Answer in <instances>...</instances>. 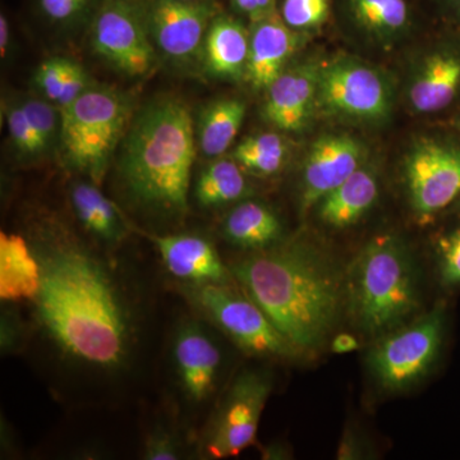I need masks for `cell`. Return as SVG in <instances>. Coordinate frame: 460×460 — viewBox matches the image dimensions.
Returning a JSON list of instances; mask_svg holds the SVG:
<instances>
[{
    "instance_id": "35",
    "label": "cell",
    "mask_w": 460,
    "mask_h": 460,
    "mask_svg": "<svg viewBox=\"0 0 460 460\" xmlns=\"http://www.w3.org/2000/svg\"><path fill=\"white\" fill-rule=\"evenodd\" d=\"M91 0H39L42 13L56 22L75 20L89 7Z\"/></svg>"
},
{
    "instance_id": "33",
    "label": "cell",
    "mask_w": 460,
    "mask_h": 460,
    "mask_svg": "<svg viewBox=\"0 0 460 460\" xmlns=\"http://www.w3.org/2000/svg\"><path fill=\"white\" fill-rule=\"evenodd\" d=\"M89 75L84 69L72 60H66L65 80H63L62 93L58 100L60 111L68 108L81 95L89 89Z\"/></svg>"
},
{
    "instance_id": "41",
    "label": "cell",
    "mask_w": 460,
    "mask_h": 460,
    "mask_svg": "<svg viewBox=\"0 0 460 460\" xmlns=\"http://www.w3.org/2000/svg\"><path fill=\"white\" fill-rule=\"evenodd\" d=\"M190 2H199V0H190Z\"/></svg>"
},
{
    "instance_id": "12",
    "label": "cell",
    "mask_w": 460,
    "mask_h": 460,
    "mask_svg": "<svg viewBox=\"0 0 460 460\" xmlns=\"http://www.w3.org/2000/svg\"><path fill=\"white\" fill-rule=\"evenodd\" d=\"M317 95L330 111L361 119H377L389 109V93L380 75L354 63H338L319 75Z\"/></svg>"
},
{
    "instance_id": "39",
    "label": "cell",
    "mask_w": 460,
    "mask_h": 460,
    "mask_svg": "<svg viewBox=\"0 0 460 460\" xmlns=\"http://www.w3.org/2000/svg\"><path fill=\"white\" fill-rule=\"evenodd\" d=\"M9 44V23L7 17L4 14L0 16V54L2 57L5 56L8 50Z\"/></svg>"
},
{
    "instance_id": "3",
    "label": "cell",
    "mask_w": 460,
    "mask_h": 460,
    "mask_svg": "<svg viewBox=\"0 0 460 460\" xmlns=\"http://www.w3.org/2000/svg\"><path fill=\"white\" fill-rule=\"evenodd\" d=\"M195 156L189 108L180 100H160L142 111L124 142L120 160L124 186L148 210L184 214Z\"/></svg>"
},
{
    "instance_id": "31",
    "label": "cell",
    "mask_w": 460,
    "mask_h": 460,
    "mask_svg": "<svg viewBox=\"0 0 460 460\" xmlns=\"http://www.w3.org/2000/svg\"><path fill=\"white\" fill-rule=\"evenodd\" d=\"M441 281L447 287L460 286V229L438 243Z\"/></svg>"
},
{
    "instance_id": "14",
    "label": "cell",
    "mask_w": 460,
    "mask_h": 460,
    "mask_svg": "<svg viewBox=\"0 0 460 460\" xmlns=\"http://www.w3.org/2000/svg\"><path fill=\"white\" fill-rule=\"evenodd\" d=\"M361 159V145L348 136H325L314 142L305 163L302 211L319 204L358 171Z\"/></svg>"
},
{
    "instance_id": "5",
    "label": "cell",
    "mask_w": 460,
    "mask_h": 460,
    "mask_svg": "<svg viewBox=\"0 0 460 460\" xmlns=\"http://www.w3.org/2000/svg\"><path fill=\"white\" fill-rule=\"evenodd\" d=\"M60 113V138L66 162L89 175L93 183H100L128 126L129 100L109 87L90 86Z\"/></svg>"
},
{
    "instance_id": "36",
    "label": "cell",
    "mask_w": 460,
    "mask_h": 460,
    "mask_svg": "<svg viewBox=\"0 0 460 460\" xmlns=\"http://www.w3.org/2000/svg\"><path fill=\"white\" fill-rule=\"evenodd\" d=\"M358 341L350 334H341L332 341V352L338 354L349 353L358 349Z\"/></svg>"
},
{
    "instance_id": "34",
    "label": "cell",
    "mask_w": 460,
    "mask_h": 460,
    "mask_svg": "<svg viewBox=\"0 0 460 460\" xmlns=\"http://www.w3.org/2000/svg\"><path fill=\"white\" fill-rule=\"evenodd\" d=\"M181 458L178 441L171 432L162 428L148 434L144 447V459L175 460Z\"/></svg>"
},
{
    "instance_id": "11",
    "label": "cell",
    "mask_w": 460,
    "mask_h": 460,
    "mask_svg": "<svg viewBox=\"0 0 460 460\" xmlns=\"http://www.w3.org/2000/svg\"><path fill=\"white\" fill-rule=\"evenodd\" d=\"M151 38L166 56L190 59L217 12L208 0H141Z\"/></svg>"
},
{
    "instance_id": "23",
    "label": "cell",
    "mask_w": 460,
    "mask_h": 460,
    "mask_svg": "<svg viewBox=\"0 0 460 460\" xmlns=\"http://www.w3.org/2000/svg\"><path fill=\"white\" fill-rule=\"evenodd\" d=\"M71 202L84 229L107 244H118L126 235L122 217L99 189L78 181L71 190Z\"/></svg>"
},
{
    "instance_id": "15",
    "label": "cell",
    "mask_w": 460,
    "mask_h": 460,
    "mask_svg": "<svg viewBox=\"0 0 460 460\" xmlns=\"http://www.w3.org/2000/svg\"><path fill=\"white\" fill-rule=\"evenodd\" d=\"M166 270L190 287L228 284V269L210 242L199 235H159L153 238Z\"/></svg>"
},
{
    "instance_id": "37",
    "label": "cell",
    "mask_w": 460,
    "mask_h": 460,
    "mask_svg": "<svg viewBox=\"0 0 460 460\" xmlns=\"http://www.w3.org/2000/svg\"><path fill=\"white\" fill-rule=\"evenodd\" d=\"M233 7L237 9L239 13L250 18L251 23L256 22L257 5L256 0H232Z\"/></svg>"
},
{
    "instance_id": "22",
    "label": "cell",
    "mask_w": 460,
    "mask_h": 460,
    "mask_svg": "<svg viewBox=\"0 0 460 460\" xmlns=\"http://www.w3.org/2000/svg\"><path fill=\"white\" fill-rule=\"evenodd\" d=\"M224 237L235 246L247 250H265L277 243L281 235V224L270 208L259 202L238 205L226 217Z\"/></svg>"
},
{
    "instance_id": "7",
    "label": "cell",
    "mask_w": 460,
    "mask_h": 460,
    "mask_svg": "<svg viewBox=\"0 0 460 460\" xmlns=\"http://www.w3.org/2000/svg\"><path fill=\"white\" fill-rule=\"evenodd\" d=\"M192 301L242 349L257 356L289 357L296 353L269 317L250 298L228 284L190 287Z\"/></svg>"
},
{
    "instance_id": "6",
    "label": "cell",
    "mask_w": 460,
    "mask_h": 460,
    "mask_svg": "<svg viewBox=\"0 0 460 460\" xmlns=\"http://www.w3.org/2000/svg\"><path fill=\"white\" fill-rule=\"evenodd\" d=\"M444 330L445 310L438 305L411 325L381 339L368 356L378 384L394 392L422 380L440 354Z\"/></svg>"
},
{
    "instance_id": "40",
    "label": "cell",
    "mask_w": 460,
    "mask_h": 460,
    "mask_svg": "<svg viewBox=\"0 0 460 460\" xmlns=\"http://www.w3.org/2000/svg\"><path fill=\"white\" fill-rule=\"evenodd\" d=\"M449 2L460 12V0H449Z\"/></svg>"
},
{
    "instance_id": "19",
    "label": "cell",
    "mask_w": 460,
    "mask_h": 460,
    "mask_svg": "<svg viewBox=\"0 0 460 460\" xmlns=\"http://www.w3.org/2000/svg\"><path fill=\"white\" fill-rule=\"evenodd\" d=\"M205 65L217 77L238 78L246 74L250 33L235 18L217 14L204 41Z\"/></svg>"
},
{
    "instance_id": "13",
    "label": "cell",
    "mask_w": 460,
    "mask_h": 460,
    "mask_svg": "<svg viewBox=\"0 0 460 460\" xmlns=\"http://www.w3.org/2000/svg\"><path fill=\"white\" fill-rule=\"evenodd\" d=\"M172 358L184 394L202 402L213 394L222 366V352L198 321L181 323L172 341Z\"/></svg>"
},
{
    "instance_id": "29",
    "label": "cell",
    "mask_w": 460,
    "mask_h": 460,
    "mask_svg": "<svg viewBox=\"0 0 460 460\" xmlns=\"http://www.w3.org/2000/svg\"><path fill=\"white\" fill-rule=\"evenodd\" d=\"M8 129L12 140L21 153L35 155L47 148L38 133L32 128L21 105L8 111Z\"/></svg>"
},
{
    "instance_id": "32",
    "label": "cell",
    "mask_w": 460,
    "mask_h": 460,
    "mask_svg": "<svg viewBox=\"0 0 460 460\" xmlns=\"http://www.w3.org/2000/svg\"><path fill=\"white\" fill-rule=\"evenodd\" d=\"M66 60L63 58H53L39 66L36 74V84L44 95L51 102H58L62 93L65 80Z\"/></svg>"
},
{
    "instance_id": "25",
    "label": "cell",
    "mask_w": 460,
    "mask_h": 460,
    "mask_svg": "<svg viewBox=\"0 0 460 460\" xmlns=\"http://www.w3.org/2000/svg\"><path fill=\"white\" fill-rule=\"evenodd\" d=\"M247 192V181L234 160L217 159L202 171L195 195L206 208L237 201Z\"/></svg>"
},
{
    "instance_id": "28",
    "label": "cell",
    "mask_w": 460,
    "mask_h": 460,
    "mask_svg": "<svg viewBox=\"0 0 460 460\" xmlns=\"http://www.w3.org/2000/svg\"><path fill=\"white\" fill-rule=\"evenodd\" d=\"M332 12V0H283L279 13L293 30H310L323 25Z\"/></svg>"
},
{
    "instance_id": "20",
    "label": "cell",
    "mask_w": 460,
    "mask_h": 460,
    "mask_svg": "<svg viewBox=\"0 0 460 460\" xmlns=\"http://www.w3.org/2000/svg\"><path fill=\"white\" fill-rule=\"evenodd\" d=\"M378 196V184L374 172L358 169L320 201L321 220L337 228L358 222L370 210Z\"/></svg>"
},
{
    "instance_id": "9",
    "label": "cell",
    "mask_w": 460,
    "mask_h": 460,
    "mask_svg": "<svg viewBox=\"0 0 460 460\" xmlns=\"http://www.w3.org/2000/svg\"><path fill=\"white\" fill-rule=\"evenodd\" d=\"M148 36L141 0H100L91 27L93 49L100 57L124 74L146 75L155 60Z\"/></svg>"
},
{
    "instance_id": "10",
    "label": "cell",
    "mask_w": 460,
    "mask_h": 460,
    "mask_svg": "<svg viewBox=\"0 0 460 460\" xmlns=\"http://www.w3.org/2000/svg\"><path fill=\"white\" fill-rule=\"evenodd\" d=\"M405 174L411 208L426 222L460 195V148L422 141L411 151Z\"/></svg>"
},
{
    "instance_id": "4",
    "label": "cell",
    "mask_w": 460,
    "mask_h": 460,
    "mask_svg": "<svg viewBox=\"0 0 460 460\" xmlns=\"http://www.w3.org/2000/svg\"><path fill=\"white\" fill-rule=\"evenodd\" d=\"M348 311L354 323L372 335L398 328L420 307L413 260L393 235L372 239L348 272Z\"/></svg>"
},
{
    "instance_id": "24",
    "label": "cell",
    "mask_w": 460,
    "mask_h": 460,
    "mask_svg": "<svg viewBox=\"0 0 460 460\" xmlns=\"http://www.w3.org/2000/svg\"><path fill=\"white\" fill-rule=\"evenodd\" d=\"M246 105L239 100H219L206 109L199 123V142L206 156L223 155L243 123Z\"/></svg>"
},
{
    "instance_id": "38",
    "label": "cell",
    "mask_w": 460,
    "mask_h": 460,
    "mask_svg": "<svg viewBox=\"0 0 460 460\" xmlns=\"http://www.w3.org/2000/svg\"><path fill=\"white\" fill-rule=\"evenodd\" d=\"M257 5V21L271 16L279 11L278 8V0H256Z\"/></svg>"
},
{
    "instance_id": "26",
    "label": "cell",
    "mask_w": 460,
    "mask_h": 460,
    "mask_svg": "<svg viewBox=\"0 0 460 460\" xmlns=\"http://www.w3.org/2000/svg\"><path fill=\"white\" fill-rule=\"evenodd\" d=\"M344 5L354 22L371 32H398L411 20L408 0H345Z\"/></svg>"
},
{
    "instance_id": "17",
    "label": "cell",
    "mask_w": 460,
    "mask_h": 460,
    "mask_svg": "<svg viewBox=\"0 0 460 460\" xmlns=\"http://www.w3.org/2000/svg\"><path fill=\"white\" fill-rule=\"evenodd\" d=\"M319 75L313 66L288 69L268 87L265 115L284 131L304 128L317 95Z\"/></svg>"
},
{
    "instance_id": "42",
    "label": "cell",
    "mask_w": 460,
    "mask_h": 460,
    "mask_svg": "<svg viewBox=\"0 0 460 460\" xmlns=\"http://www.w3.org/2000/svg\"><path fill=\"white\" fill-rule=\"evenodd\" d=\"M459 208H460V205H459Z\"/></svg>"
},
{
    "instance_id": "16",
    "label": "cell",
    "mask_w": 460,
    "mask_h": 460,
    "mask_svg": "<svg viewBox=\"0 0 460 460\" xmlns=\"http://www.w3.org/2000/svg\"><path fill=\"white\" fill-rule=\"evenodd\" d=\"M296 31L284 22L279 11L252 23L246 75L253 87L268 89L283 74L301 41Z\"/></svg>"
},
{
    "instance_id": "18",
    "label": "cell",
    "mask_w": 460,
    "mask_h": 460,
    "mask_svg": "<svg viewBox=\"0 0 460 460\" xmlns=\"http://www.w3.org/2000/svg\"><path fill=\"white\" fill-rule=\"evenodd\" d=\"M41 287V268L33 248L20 234L0 233V298L3 302L35 301Z\"/></svg>"
},
{
    "instance_id": "1",
    "label": "cell",
    "mask_w": 460,
    "mask_h": 460,
    "mask_svg": "<svg viewBox=\"0 0 460 460\" xmlns=\"http://www.w3.org/2000/svg\"><path fill=\"white\" fill-rule=\"evenodd\" d=\"M40 262L41 325L69 357L113 370L131 350V317L117 284L86 248L66 237L32 247Z\"/></svg>"
},
{
    "instance_id": "30",
    "label": "cell",
    "mask_w": 460,
    "mask_h": 460,
    "mask_svg": "<svg viewBox=\"0 0 460 460\" xmlns=\"http://www.w3.org/2000/svg\"><path fill=\"white\" fill-rule=\"evenodd\" d=\"M27 119L38 133L45 146H49L56 137L58 128V114L56 108L40 99L26 100L22 105Z\"/></svg>"
},
{
    "instance_id": "27",
    "label": "cell",
    "mask_w": 460,
    "mask_h": 460,
    "mask_svg": "<svg viewBox=\"0 0 460 460\" xmlns=\"http://www.w3.org/2000/svg\"><path fill=\"white\" fill-rule=\"evenodd\" d=\"M234 159L247 171L266 177L283 168L287 159V145L275 133H261L242 142L234 150Z\"/></svg>"
},
{
    "instance_id": "2",
    "label": "cell",
    "mask_w": 460,
    "mask_h": 460,
    "mask_svg": "<svg viewBox=\"0 0 460 460\" xmlns=\"http://www.w3.org/2000/svg\"><path fill=\"white\" fill-rule=\"evenodd\" d=\"M233 275L296 353L325 343L345 289L332 259L308 244H286L235 263Z\"/></svg>"
},
{
    "instance_id": "21",
    "label": "cell",
    "mask_w": 460,
    "mask_h": 460,
    "mask_svg": "<svg viewBox=\"0 0 460 460\" xmlns=\"http://www.w3.org/2000/svg\"><path fill=\"white\" fill-rule=\"evenodd\" d=\"M460 86V59L450 54L429 57L411 87V105L422 113L440 111L452 102Z\"/></svg>"
},
{
    "instance_id": "8",
    "label": "cell",
    "mask_w": 460,
    "mask_h": 460,
    "mask_svg": "<svg viewBox=\"0 0 460 460\" xmlns=\"http://www.w3.org/2000/svg\"><path fill=\"white\" fill-rule=\"evenodd\" d=\"M271 389V378L262 371H243L235 377L205 434L206 458L235 456L253 444Z\"/></svg>"
}]
</instances>
